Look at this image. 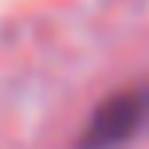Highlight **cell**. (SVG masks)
Segmentation results:
<instances>
[{
    "label": "cell",
    "mask_w": 149,
    "mask_h": 149,
    "mask_svg": "<svg viewBox=\"0 0 149 149\" xmlns=\"http://www.w3.org/2000/svg\"><path fill=\"white\" fill-rule=\"evenodd\" d=\"M149 134V82L126 86L98 102L86 130L79 137V149H130Z\"/></svg>",
    "instance_id": "6da1fadb"
}]
</instances>
